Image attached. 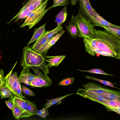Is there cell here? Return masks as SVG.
Masks as SVG:
<instances>
[{"label":"cell","instance_id":"6da1fadb","mask_svg":"<svg viewBox=\"0 0 120 120\" xmlns=\"http://www.w3.org/2000/svg\"><path fill=\"white\" fill-rule=\"evenodd\" d=\"M94 31L97 46L96 49L101 51L106 56L120 59V38L105 30L95 29Z\"/></svg>","mask_w":120,"mask_h":120},{"label":"cell","instance_id":"7a4b0ae2","mask_svg":"<svg viewBox=\"0 0 120 120\" xmlns=\"http://www.w3.org/2000/svg\"><path fill=\"white\" fill-rule=\"evenodd\" d=\"M45 61L42 55L34 51L29 45L24 47L21 62L22 66L25 65L29 68L31 66L36 67L47 75L49 73V70Z\"/></svg>","mask_w":120,"mask_h":120},{"label":"cell","instance_id":"3957f363","mask_svg":"<svg viewBox=\"0 0 120 120\" xmlns=\"http://www.w3.org/2000/svg\"><path fill=\"white\" fill-rule=\"evenodd\" d=\"M49 0H45L25 18L24 22L20 26L22 27L27 25L30 29L38 23L43 18L47 11L51 8L50 7L45 9Z\"/></svg>","mask_w":120,"mask_h":120},{"label":"cell","instance_id":"277c9868","mask_svg":"<svg viewBox=\"0 0 120 120\" xmlns=\"http://www.w3.org/2000/svg\"><path fill=\"white\" fill-rule=\"evenodd\" d=\"M76 23L79 33L78 37L95 39L94 27L85 17L79 12L75 16Z\"/></svg>","mask_w":120,"mask_h":120},{"label":"cell","instance_id":"5b68a950","mask_svg":"<svg viewBox=\"0 0 120 120\" xmlns=\"http://www.w3.org/2000/svg\"><path fill=\"white\" fill-rule=\"evenodd\" d=\"M17 62L10 72L4 78V79L5 82L10 88L13 94L21 98H25L22 94L21 83L18 77L17 73L16 72H12V70Z\"/></svg>","mask_w":120,"mask_h":120},{"label":"cell","instance_id":"8992f818","mask_svg":"<svg viewBox=\"0 0 120 120\" xmlns=\"http://www.w3.org/2000/svg\"><path fill=\"white\" fill-rule=\"evenodd\" d=\"M30 67L33 70L36 75L30 85L32 87H45L52 85V80L47 75L42 74L36 67L31 66Z\"/></svg>","mask_w":120,"mask_h":120},{"label":"cell","instance_id":"52a82bcc","mask_svg":"<svg viewBox=\"0 0 120 120\" xmlns=\"http://www.w3.org/2000/svg\"><path fill=\"white\" fill-rule=\"evenodd\" d=\"M63 28L61 25L54 29L45 31L41 37L36 41L31 47V48L34 51L37 52L38 50L51 38L61 31Z\"/></svg>","mask_w":120,"mask_h":120},{"label":"cell","instance_id":"ba28073f","mask_svg":"<svg viewBox=\"0 0 120 120\" xmlns=\"http://www.w3.org/2000/svg\"><path fill=\"white\" fill-rule=\"evenodd\" d=\"M84 88H79L77 91V94L88 92L96 93L101 94L104 92H115L117 91L111 90L106 87L102 86L93 82H89L82 85Z\"/></svg>","mask_w":120,"mask_h":120},{"label":"cell","instance_id":"9c48e42d","mask_svg":"<svg viewBox=\"0 0 120 120\" xmlns=\"http://www.w3.org/2000/svg\"><path fill=\"white\" fill-rule=\"evenodd\" d=\"M79 12L92 24L94 20L95 15L94 9L90 4V0H79Z\"/></svg>","mask_w":120,"mask_h":120},{"label":"cell","instance_id":"30bf717a","mask_svg":"<svg viewBox=\"0 0 120 120\" xmlns=\"http://www.w3.org/2000/svg\"><path fill=\"white\" fill-rule=\"evenodd\" d=\"M9 99L15 103L20 109L22 113L21 118L30 117L33 115L28 110L25 100L14 94L11 95Z\"/></svg>","mask_w":120,"mask_h":120},{"label":"cell","instance_id":"8fae6325","mask_svg":"<svg viewBox=\"0 0 120 120\" xmlns=\"http://www.w3.org/2000/svg\"><path fill=\"white\" fill-rule=\"evenodd\" d=\"M42 2V1L41 0H37L28 5H24L16 16L9 22L17 17L15 21L19 19L25 18L32 11L37 8Z\"/></svg>","mask_w":120,"mask_h":120},{"label":"cell","instance_id":"7c38bea8","mask_svg":"<svg viewBox=\"0 0 120 120\" xmlns=\"http://www.w3.org/2000/svg\"><path fill=\"white\" fill-rule=\"evenodd\" d=\"M22 67V71L19 77V80L21 83L30 86L36 75L32 74L30 71L28 66L24 65Z\"/></svg>","mask_w":120,"mask_h":120},{"label":"cell","instance_id":"4fadbf2b","mask_svg":"<svg viewBox=\"0 0 120 120\" xmlns=\"http://www.w3.org/2000/svg\"><path fill=\"white\" fill-rule=\"evenodd\" d=\"M64 31L62 30L54 36H53L47 41L37 52L43 55L59 39L60 37L64 33Z\"/></svg>","mask_w":120,"mask_h":120},{"label":"cell","instance_id":"5bb4252c","mask_svg":"<svg viewBox=\"0 0 120 120\" xmlns=\"http://www.w3.org/2000/svg\"><path fill=\"white\" fill-rule=\"evenodd\" d=\"M76 94L102 104L104 102L110 100L101 95L100 94L96 93H80Z\"/></svg>","mask_w":120,"mask_h":120},{"label":"cell","instance_id":"9a60e30c","mask_svg":"<svg viewBox=\"0 0 120 120\" xmlns=\"http://www.w3.org/2000/svg\"><path fill=\"white\" fill-rule=\"evenodd\" d=\"M83 41L85 47V51L93 56L96 54L95 50L97 47L96 38L92 39L84 38Z\"/></svg>","mask_w":120,"mask_h":120},{"label":"cell","instance_id":"2e32d148","mask_svg":"<svg viewBox=\"0 0 120 120\" xmlns=\"http://www.w3.org/2000/svg\"><path fill=\"white\" fill-rule=\"evenodd\" d=\"M66 26L72 38H76L79 35V33L76 23L75 16L73 15H72L70 22Z\"/></svg>","mask_w":120,"mask_h":120},{"label":"cell","instance_id":"e0dca14e","mask_svg":"<svg viewBox=\"0 0 120 120\" xmlns=\"http://www.w3.org/2000/svg\"><path fill=\"white\" fill-rule=\"evenodd\" d=\"M95 15L94 20L92 24L94 27L98 26L101 27L102 26H108L120 28V27L113 24L108 22L101 16L94 9Z\"/></svg>","mask_w":120,"mask_h":120},{"label":"cell","instance_id":"ac0fdd59","mask_svg":"<svg viewBox=\"0 0 120 120\" xmlns=\"http://www.w3.org/2000/svg\"><path fill=\"white\" fill-rule=\"evenodd\" d=\"M65 56H45V60L48 62L46 64L48 67L50 68L53 66L57 67L65 58Z\"/></svg>","mask_w":120,"mask_h":120},{"label":"cell","instance_id":"d6986e66","mask_svg":"<svg viewBox=\"0 0 120 120\" xmlns=\"http://www.w3.org/2000/svg\"><path fill=\"white\" fill-rule=\"evenodd\" d=\"M102 104L107 108L120 114V101L110 100L104 102Z\"/></svg>","mask_w":120,"mask_h":120},{"label":"cell","instance_id":"ffe728a7","mask_svg":"<svg viewBox=\"0 0 120 120\" xmlns=\"http://www.w3.org/2000/svg\"><path fill=\"white\" fill-rule=\"evenodd\" d=\"M45 23L40 27L36 28L34 30L33 34L27 45L35 41H36L39 39L45 31Z\"/></svg>","mask_w":120,"mask_h":120},{"label":"cell","instance_id":"44dd1931","mask_svg":"<svg viewBox=\"0 0 120 120\" xmlns=\"http://www.w3.org/2000/svg\"><path fill=\"white\" fill-rule=\"evenodd\" d=\"M67 14V8L65 6L56 16L54 21L56 23L57 26L61 25L65 21Z\"/></svg>","mask_w":120,"mask_h":120},{"label":"cell","instance_id":"7402d4cb","mask_svg":"<svg viewBox=\"0 0 120 120\" xmlns=\"http://www.w3.org/2000/svg\"><path fill=\"white\" fill-rule=\"evenodd\" d=\"M4 84L0 88V96L1 99L10 98L13 94L10 87L5 82L4 79Z\"/></svg>","mask_w":120,"mask_h":120},{"label":"cell","instance_id":"603a6c76","mask_svg":"<svg viewBox=\"0 0 120 120\" xmlns=\"http://www.w3.org/2000/svg\"><path fill=\"white\" fill-rule=\"evenodd\" d=\"M73 94H70L57 98L47 100H46L47 102L45 104V106L43 107V108L47 109L51 106L54 105L61 101L65 98Z\"/></svg>","mask_w":120,"mask_h":120},{"label":"cell","instance_id":"cb8c5ba5","mask_svg":"<svg viewBox=\"0 0 120 120\" xmlns=\"http://www.w3.org/2000/svg\"><path fill=\"white\" fill-rule=\"evenodd\" d=\"M100 94L109 99L120 101V92L119 91H117L115 92H105Z\"/></svg>","mask_w":120,"mask_h":120},{"label":"cell","instance_id":"d4e9b609","mask_svg":"<svg viewBox=\"0 0 120 120\" xmlns=\"http://www.w3.org/2000/svg\"><path fill=\"white\" fill-rule=\"evenodd\" d=\"M108 32L120 38V28L108 26H102Z\"/></svg>","mask_w":120,"mask_h":120},{"label":"cell","instance_id":"484cf974","mask_svg":"<svg viewBox=\"0 0 120 120\" xmlns=\"http://www.w3.org/2000/svg\"><path fill=\"white\" fill-rule=\"evenodd\" d=\"M24 99L26 101L29 111L33 115L36 114L38 109L36 104L33 101L27 100L26 98Z\"/></svg>","mask_w":120,"mask_h":120},{"label":"cell","instance_id":"4316f807","mask_svg":"<svg viewBox=\"0 0 120 120\" xmlns=\"http://www.w3.org/2000/svg\"><path fill=\"white\" fill-rule=\"evenodd\" d=\"M85 77L89 79L93 80L98 81L103 83L105 85L109 86L112 87L114 88H116V87L113 86V84L109 81L100 79H98L92 76H89L86 75V76Z\"/></svg>","mask_w":120,"mask_h":120},{"label":"cell","instance_id":"83f0119b","mask_svg":"<svg viewBox=\"0 0 120 120\" xmlns=\"http://www.w3.org/2000/svg\"><path fill=\"white\" fill-rule=\"evenodd\" d=\"M13 103L14 106L12 111L13 114L15 118L18 120L21 118L22 113L19 108L15 103Z\"/></svg>","mask_w":120,"mask_h":120},{"label":"cell","instance_id":"f1b7e54d","mask_svg":"<svg viewBox=\"0 0 120 120\" xmlns=\"http://www.w3.org/2000/svg\"><path fill=\"white\" fill-rule=\"evenodd\" d=\"M70 3L69 0H53L52 8L59 6H64Z\"/></svg>","mask_w":120,"mask_h":120},{"label":"cell","instance_id":"f546056e","mask_svg":"<svg viewBox=\"0 0 120 120\" xmlns=\"http://www.w3.org/2000/svg\"><path fill=\"white\" fill-rule=\"evenodd\" d=\"M77 70L83 72H89L93 73L100 74L106 75H109L112 76H114L113 75L107 74L105 72L102 70L98 68L93 69L87 70H84L78 69Z\"/></svg>","mask_w":120,"mask_h":120},{"label":"cell","instance_id":"4dcf8cb0","mask_svg":"<svg viewBox=\"0 0 120 120\" xmlns=\"http://www.w3.org/2000/svg\"><path fill=\"white\" fill-rule=\"evenodd\" d=\"M74 78H65L60 81L58 85L61 86H67L72 84L74 82Z\"/></svg>","mask_w":120,"mask_h":120},{"label":"cell","instance_id":"1f68e13d","mask_svg":"<svg viewBox=\"0 0 120 120\" xmlns=\"http://www.w3.org/2000/svg\"><path fill=\"white\" fill-rule=\"evenodd\" d=\"M21 88L22 92L26 95L28 96H35L34 92L23 85H21Z\"/></svg>","mask_w":120,"mask_h":120},{"label":"cell","instance_id":"d6a6232c","mask_svg":"<svg viewBox=\"0 0 120 120\" xmlns=\"http://www.w3.org/2000/svg\"><path fill=\"white\" fill-rule=\"evenodd\" d=\"M36 114L41 117L46 119V116L49 114L47 109L43 108V109L41 110H38Z\"/></svg>","mask_w":120,"mask_h":120},{"label":"cell","instance_id":"836d02e7","mask_svg":"<svg viewBox=\"0 0 120 120\" xmlns=\"http://www.w3.org/2000/svg\"><path fill=\"white\" fill-rule=\"evenodd\" d=\"M5 102L8 107L12 111L14 106L13 103L12 101L9 100L5 101Z\"/></svg>","mask_w":120,"mask_h":120},{"label":"cell","instance_id":"e575fe53","mask_svg":"<svg viewBox=\"0 0 120 120\" xmlns=\"http://www.w3.org/2000/svg\"><path fill=\"white\" fill-rule=\"evenodd\" d=\"M4 71L3 70L0 69V80L3 79L4 77Z\"/></svg>","mask_w":120,"mask_h":120},{"label":"cell","instance_id":"d590c367","mask_svg":"<svg viewBox=\"0 0 120 120\" xmlns=\"http://www.w3.org/2000/svg\"><path fill=\"white\" fill-rule=\"evenodd\" d=\"M79 0H71L70 3L72 5H76Z\"/></svg>","mask_w":120,"mask_h":120},{"label":"cell","instance_id":"8d00e7d4","mask_svg":"<svg viewBox=\"0 0 120 120\" xmlns=\"http://www.w3.org/2000/svg\"><path fill=\"white\" fill-rule=\"evenodd\" d=\"M37 0H29L26 4L25 5L27 6ZM42 1L43 0H41Z\"/></svg>","mask_w":120,"mask_h":120},{"label":"cell","instance_id":"74e56055","mask_svg":"<svg viewBox=\"0 0 120 120\" xmlns=\"http://www.w3.org/2000/svg\"><path fill=\"white\" fill-rule=\"evenodd\" d=\"M4 79L2 80H0V88L4 84Z\"/></svg>","mask_w":120,"mask_h":120}]
</instances>
